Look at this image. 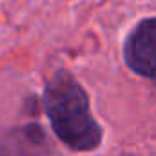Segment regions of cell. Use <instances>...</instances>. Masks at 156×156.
I'll return each mask as SVG.
<instances>
[{"label":"cell","instance_id":"3","mask_svg":"<svg viewBox=\"0 0 156 156\" xmlns=\"http://www.w3.org/2000/svg\"><path fill=\"white\" fill-rule=\"evenodd\" d=\"M51 147L38 125L15 127L0 136V156H49Z\"/></svg>","mask_w":156,"mask_h":156},{"label":"cell","instance_id":"2","mask_svg":"<svg viewBox=\"0 0 156 156\" xmlns=\"http://www.w3.org/2000/svg\"><path fill=\"white\" fill-rule=\"evenodd\" d=\"M123 56L136 75L156 83V18L136 24L125 40Z\"/></svg>","mask_w":156,"mask_h":156},{"label":"cell","instance_id":"1","mask_svg":"<svg viewBox=\"0 0 156 156\" xmlns=\"http://www.w3.org/2000/svg\"><path fill=\"white\" fill-rule=\"evenodd\" d=\"M44 107L55 134L69 149L94 151L102 144V127L91 113L87 93L67 71H56L47 82Z\"/></svg>","mask_w":156,"mask_h":156}]
</instances>
